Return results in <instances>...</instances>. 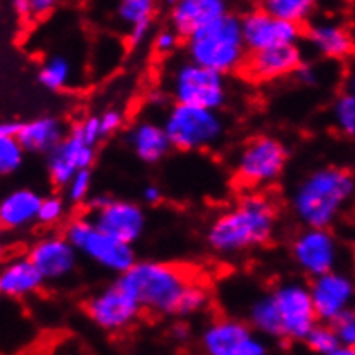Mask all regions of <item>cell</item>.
<instances>
[{"mask_svg": "<svg viewBox=\"0 0 355 355\" xmlns=\"http://www.w3.org/2000/svg\"><path fill=\"white\" fill-rule=\"evenodd\" d=\"M276 232V209L264 195H248L219 214L207 232V243L216 254L233 257L264 247Z\"/></svg>", "mask_w": 355, "mask_h": 355, "instance_id": "cell-1", "label": "cell"}, {"mask_svg": "<svg viewBox=\"0 0 355 355\" xmlns=\"http://www.w3.org/2000/svg\"><path fill=\"white\" fill-rule=\"evenodd\" d=\"M352 173L326 166L309 173L297 184L292 207L297 219L311 228H331L354 197Z\"/></svg>", "mask_w": 355, "mask_h": 355, "instance_id": "cell-2", "label": "cell"}, {"mask_svg": "<svg viewBox=\"0 0 355 355\" xmlns=\"http://www.w3.org/2000/svg\"><path fill=\"white\" fill-rule=\"evenodd\" d=\"M247 54L240 17L233 12L187 37L188 59L226 76L243 67Z\"/></svg>", "mask_w": 355, "mask_h": 355, "instance_id": "cell-3", "label": "cell"}, {"mask_svg": "<svg viewBox=\"0 0 355 355\" xmlns=\"http://www.w3.org/2000/svg\"><path fill=\"white\" fill-rule=\"evenodd\" d=\"M118 278L144 311L159 315H175L181 292L190 282L183 269L159 261H135Z\"/></svg>", "mask_w": 355, "mask_h": 355, "instance_id": "cell-4", "label": "cell"}, {"mask_svg": "<svg viewBox=\"0 0 355 355\" xmlns=\"http://www.w3.org/2000/svg\"><path fill=\"white\" fill-rule=\"evenodd\" d=\"M171 147L183 152H198L216 147L225 137L226 123L216 109L176 104L162 123Z\"/></svg>", "mask_w": 355, "mask_h": 355, "instance_id": "cell-5", "label": "cell"}, {"mask_svg": "<svg viewBox=\"0 0 355 355\" xmlns=\"http://www.w3.org/2000/svg\"><path fill=\"white\" fill-rule=\"evenodd\" d=\"M64 236L71 241L78 254L114 275H123L137 261L133 245L98 230L90 218L74 219L67 225Z\"/></svg>", "mask_w": 355, "mask_h": 355, "instance_id": "cell-6", "label": "cell"}, {"mask_svg": "<svg viewBox=\"0 0 355 355\" xmlns=\"http://www.w3.org/2000/svg\"><path fill=\"white\" fill-rule=\"evenodd\" d=\"M169 92L178 104L221 111L228 102L226 74L191 62H178L169 74Z\"/></svg>", "mask_w": 355, "mask_h": 355, "instance_id": "cell-7", "label": "cell"}, {"mask_svg": "<svg viewBox=\"0 0 355 355\" xmlns=\"http://www.w3.org/2000/svg\"><path fill=\"white\" fill-rule=\"evenodd\" d=\"M290 152L279 138L262 137L252 138L236 155L235 173L240 183L250 188L268 187L283 175L288 162Z\"/></svg>", "mask_w": 355, "mask_h": 355, "instance_id": "cell-8", "label": "cell"}, {"mask_svg": "<svg viewBox=\"0 0 355 355\" xmlns=\"http://www.w3.org/2000/svg\"><path fill=\"white\" fill-rule=\"evenodd\" d=\"M87 314L95 326L107 333H119L137 322L144 312L137 297L119 282H112L87 302Z\"/></svg>", "mask_w": 355, "mask_h": 355, "instance_id": "cell-9", "label": "cell"}, {"mask_svg": "<svg viewBox=\"0 0 355 355\" xmlns=\"http://www.w3.org/2000/svg\"><path fill=\"white\" fill-rule=\"evenodd\" d=\"M202 350L209 355H266L269 347L264 336L240 319H218L204 329Z\"/></svg>", "mask_w": 355, "mask_h": 355, "instance_id": "cell-10", "label": "cell"}, {"mask_svg": "<svg viewBox=\"0 0 355 355\" xmlns=\"http://www.w3.org/2000/svg\"><path fill=\"white\" fill-rule=\"evenodd\" d=\"M92 221L98 230L133 245L144 236L147 216L138 204L111 197H97L90 202Z\"/></svg>", "mask_w": 355, "mask_h": 355, "instance_id": "cell-11", "label": "cell"}, {"mask_svg": "<svg viewBox=\"0 0 355 355\" xmlns=\"http://www.w3.org/2000/svg\"><path fill=\"white\" fill-rule=\"evenodd\" d=\"M240 24L247 52L278 47V45L300 44L304 33L302 24L272 16L261 7L241 16Z\"/></svg>", "mask_w": 355, "mask_h": 355, "instance_id": "cell-12", "label": "cell"}, {"mask_svg": "<svg viewBox=\"0 0 355 355\" xmlns=\"http://www.w3.org/2000/svg\"><path fill=\"white\" fill-rule=\"evenodd\" d=\"M279 318H282L283 338L290 342H304L318 322L309 286L302 282H288L272 292Z\"/></svg>", "mask_w": 355, "mask_h": 355, "instance_id": "cell-13", "label": "cell"}, {"mask_svg": "<svg viewBox=\"0 0 355 355\" xmlns=\"http://www.w3.org/2000/svg\"><path fill=\"white\" fill-rule=\"evenodd\" d=\"M292 255L305 276L315 278L336 269L340 259L338 241L329 228L305 226L304 232L293 241Z\"/></svg>", "mask_w": 355, "mask_h": 355, "instance_id": "cell-14", "label": "cell"}, {"mask_svg": "<svg viewBox=\"0 0 355 355\" xmlns=\"http://www.w3.org/2000/svg\"><path fill=\"white\" fill-rule=\"evenodd\" d=\"M309 292H311V300L319 322L331 324L338 315L352 309L355 292L354 282L349 275L342 271L333 269V271L312 278Z\"/></svg>", "mask_w": 355, "mask_h": 355, "instance_id": "cell-15", "label": "cell"}, {"mask_svg": "<svg viewBox=\"0 0 355 355\" xmlns=\"http://www.w3.org/2000/svg\"><path fill=\"white\" fill-rule=\"evenodd\" d=\"M95 159L97 154L94 145H88L76 128H73V131L66 133L58 147L49 152V176L55 187H66L78 169H92Z\"/></svg>", "mask_w": 355, "mask_h": 355, "instance_id": "cell-16", "label": "cell"}, {"mask_svg": "<svg viewBox=\"0 0 355 355\" xmlns=\"http://www.w3.org/2000/svg\"><path fill=\"white\" fill-rule=\"evenodd\" d=\"M31 259L45 282H60L73 275L78 264V250L64 235H51L31 247Z\"/></svg>", "mask_w": 355, "mask_h": 355, "instance_id": "cell-17", "label": "cell"}, {"mask_svg": "<svg viewBox=\"0 0 355 355\" xmlns=\"http://www.w3.org/2000/svg\"><path fill=\"white\" fill-rule=\"evenodd\" d=\"M304 60V54L298 44L278 45L247 54L243 67L247 76L255 81H272L290 76Z\"/></svg>", "mask_w": 355, "mask_h": 355, "instance_id": "cell-18", "label": "cell"}, {"mask_svg": "<svg viewBox=\"0 0 355 355\" xmlns=\"http://www.w3.org/2000/svg\"><path fill=\"white\" fill-rule=\"evenodd\" d=\"M230 12V0H175L169 10V23L181 38H187Z\"/></svg>", "mask_w": 355, "mask_h": 355, "instance_id": "cell-19", "label": "cell"}, {"mask_svg": "<svg viewBox=\"0 0 355 355\" xmlns=\"http://www.w3.org/2000/svg\"><path fill=\"white\" fill-rule=\"evenodd\" d=\"M302 37H305L315 54L331 60H342L352 55L354 38L349 28L338 21L319 19L309 24Z\"/></svg>", "mask_w": 355, "mask_h": 355, "instance_id": "cell-20", "label": "cell"}, {"mask_svg": "<svg viewBox=\"0 0 355 355\" xmlns=\"http://www.w3.org/2000/svg\"><path fill=\"white\" fill-rule=\"evenodd\" d=\"M159 0H118L116 23L126 33L131 45L144 44L152 31Z\"/></svg>", "mask_w": 355, "mask_h": 355, "instance_id": "cell-21", "label": "cell"}, {"mask_svg": "<svg viewBox=\"0 0 355 355\" xmlns=\"http://www.w3.org/2000/svg\"><path fill=\"white\" fill-rule=\"evenodd\" d=\"M66 124L62 119L54 116L31 119L28 123H21L16 138L23 148L31 154H49L54 147H58L66 137Z\"/></svg>", "mask_w": 355, "mask_h": 355, "instance_id": "cell-22", "label": "cell"}, {"mask_svg": "<svg viewBox=\"0 0 355 355\" xmlns=\"http://www.w3.org/2000/svg\"><path fill=\"white\" fill-rule=\"evenodd\" d=\"M45 279L30 257L14 259L0 271V295L24 298L40 292Z\"/></svg>", "mask_w": 355, "mask_h": 355, "instance_id": "cell-23", "label": "cell"}, {"mask_svg": "<svg viewBox=\"0 0 355 355\" xmlns=\"http://www.w3.org/2000/svg\"><path fill=\"white\" fill-rule=\"evenodd\" d=\"M130 145L137 157L147 164H157L171 152V141L162 124L140 121L130 131Z\"/></svg>", "mask_w": 355, "mask_h": 355, "instance_id": "cell-24", "label": "cell"}, {"mask_svg": "<svg viewBox=\"0 0 355 355\" xmlns=\"http://www.w3.org/2000/svg\"><path fill=\"white\" fill-rule=\"evenodd\" d=\"M42 197L30 188H17L0 202V225L7 230L28 228L37 221Z\"/></svg>", "mask_w": 355, "mask_h": 355, "instance_id": "cell-25", "label": "cell"}, {"mask_svg": "<svg viewBox=\"0 0 355 355\" xmlns=\"http://www.w3.org/2000/svg\"><path fill=\"white\" fill-rule=\"evenodd\" d=\"M248 321L255 333L266 338H283L282 318L272 293L255 298L248 309Z\"/></svg>", "mask_w": 355, "mask_h": 355, "instance_id": "cell-26", "label": "cell"}, {"mask_svg": "<svg viewBox=\"0 0 355 355\" xmlns=\"http://www.w3.org/2000/svg\"><path fill=\"white\" fill-rule=\"evenodd\" d=\"M74 66L71 59L64 54H54L42 62L38 69V81L47 90L60 92L69 88L73 83Z\"/></svg>", "mask_w": 355, "mask_h": 355, "instance_id": "cell-27", "label": "cell"}, {"mask_svg": "<svg viewBox=\"0 0 355 355\" xmlns=\"http://www.w3.org/2000/svg\"><path fill=\"white\" fill-rule=\"evenodd\" d=\"M304 343L311 352L318 355H352L354 349L343 347L335 329L328 322H315L314 328L305 336Z\"/></svg>", "mask_w": 355, "mask_h": 355, "instance_id": "cell-28", "label": "cell"}, {"mask_svg": "<svg viewBox=\"0 0 355 355\" xmlns=\"http://www.w3.org/2000/svg\"><path fill=\"white\" fill-rule=\"evenodd\" d=\"M319 0H261V9L282 19L304 24L311 19Z\"/></svg>", "mask_w": 355, "mask_h": 355, "instance_id": "cell-29", "label": "cell"}, {"mask_svg": "<svg viewBox=\"0 0 355 355\" xmlns=\"http://www.w3.org/2000/svg\"><path fill=\"white\" fill-rule=\"evenodd\" d=\"M209 302H211V295H209L205 286L188 282L181 292L180 300H178L175 315L188 318V315L200 314L202 311L209 307Z\"/></svg>", "mask_w": 355, "mask_h": 355, "instance_id": "cell-30", "label": "cell"}, {"mask_svg": "<svg viewBox=\"0 0 355 355\" xmlns=\"http://www.w3.org/2000/svg\"><path fill=\"white\" fill-rule=\"evenodd\" d=\"M333 123L336 130L345 137L355 135V95L352 90L336 98L333 105Z\"/></svg>", "mask_w": 355, "mask_h": 355, "instance_id": "cell-31", "label": "cell"}, {"mask_svg": "<svg viewBox=\"0 0 355 355\" xmlns=\"http://www.w3.org/2000/svg\"><path fill=\"white\" fill-rule=\"evenodd\" d=\"M26 150L16 137L0 138V176L16 173L23 166Z\"/></svg>", "mask_w": 355, "mask_h": 355, "instance_id": "cell-32", "label": "cell"}, {"mask_svg": "<svg viewBox=\"0 0 355 355\" xmlns=\"http://www.w3.org/2000/svg\"><path fill=\"white\" fill-rule=\"evenodd\" d=\"M92 169H78L71 180L66 183V191L67 198H69L73 204H83L85 200H88L92 190Z\"/></svg>", "mask_w": 355, "mask_h": 355, "instance_id": "cell-33", "label": "cell"}, {"mask_svg": "<svg viewBox=\"0 0 355 355\" xmlns=\"http://www.w3.org/2000/svg\"><path fill=\"white\" fill-rule=\"evenodd\" d=\"M66 214V202L59 195H51L40 200V207H38L37 221L45 226L58 225L60 219Z\"/></svg>", "mask_w": 355, "mask_h": 355, "instance_id": "cell-34", "label": "cell"}, {"mask_svg": "<svg viewBox=\"0 0 355 355\" xmlns=\"http://www.w3.org/2000/svg\"><path fill=\"white\" fill-rule=\"evenodd\" d=\"M333 329H335L336 336H338L340 343L343 347H349V349H354L355 347V314L352 309L343 312L342 315L335 319L331 322Z\"/></svg>", "mask_w": 355, "mask_h": 355, "instance_id": "cell-35", "label": "cell"}, {"mask_svg": "<svg viewBox=\"0 0 355 355\" xmlns=\"http://www.w3.org/2000/svg\"><path fill=\"white\" fill-rule=\"evenodd\" d=\"M180 35L175 30H164L159 31L157 37L154 40V49L157 54L161 55H171L176 51L178 45H180Z\"/></svg>", "mask_w": 355, "mask_h": 355, "instance_id": "cell-36", "label": "cell"}, {"mask_svg": "<svg viewBox=\"0 0 355 355\" xmlns=\"http://www.w3.org/2000/svg\"><path fill=\"white\" fill-rule=\"evenodd\" d=\"M74 128H76L78 133L81 135V138H83L88 145H94V147L104 138L102 137L101 124H98L97 116H90V118H87L83 123H80Z\"/></svg>", "mask_w": 355, "mask_h": 355, "instance_id": "cell-37", "label": "cell"}, {"mask_svg": "<svg viewBox=\"0 0 355 355\" xmlns=\"http://www.w3.org/2000/svg\"><path fill=\"white\" fill-rule=\"evenodd\" d=\"M124 118L119 111L116 109H109L104 114L98 118V124H101L102 137H109V135H114L116 131H119L123 128Z\"/></svg>", "mask_w": 355, "mask_h": 355, "instance_id": "cell-38", "label": "cell"}, {"mask_svg": "<svg viewBox=\"0 0 355 355\" xmlns=\"http://www.w3.org/2000/svg\"><path fill=\"white\" fill-rule=\"evenodd\" d=\"M293 74H297L298 81L302 85H307V87H315L319 83V69L314 64H305L302 60V64L297 67V71Z\"/></svg>", "mask_w": 355, "mask_h": 355, "instance_id": "cell-39", "label": "cell"}, {"mask_svg": "<svg viewBox=\"0 0 355 355\" xmlns=\"http://www.w3.org/2000/svg\"><path fill=\"white\" fill-rule=\"evenodd\" d=\"M58 3L59 0H30L31 17H47Z\"/></svg>", "mask_w": 355, "mask_h": 355, "instance_id": "cell-40", "label": "cell"}, {"mask_svg": "<svg viewBox=\"0 0 355 355\" xmlns=\"http://www.w3.org/2000/svg\"><path fill=\"white\" fill-rule=\"evenodd\" d=\"M144 200L147 202L148 205H155L161 202L162 198V191L157 184H148V187L144 188V193H141Z\"/></svg>", "mask_w": 355, "mask_h": 355, "instance_id": "cell-41", "label": "cell"}, {"mask_svg": "<svg viewBox=\"0 0 355 355\" xmlns=\"http://www.w3.org/2000/svg\"><path fill=\"white\" fill-rule=\"evenodd\" d=\"M10 7H12L14 14L21 19H26L31 17V7L30 0H10Z\"/></svg>", "mask_w": 355, "mask_h": 355, "instance_id": "cell-42", "label": "cell"}, {"mask_svg": "<svg viewBox=\"0 0 355 355\" xmlns=\"http://www.w3.org/2000/svg\"><path fill=\"white\" fill-rule=\"evenodd\" d=\"M21 123L17 121H0V138L2 137H16Z\"/></svg>", "mask_w": 355, "mask_h": 355, "instance_id": "cell-43", "label": "cell"}, {"mask_svg": "<svg viewBox=\"0 0 355 355\" xmlns=\"http://www.w3.org/2000/svg\"><path fill=\"white\" fill-rule=\"evenodd\" d=\"M3 254H6V245H3L2 241H0V259L3 257Z\"/></svg>", "mask_w": 355, "mask_h": 355, "instance_id": "cell-44", "label": "cell"}, {"mask_svg": "<svg viewBox=\"0 0 355 355\" xmlns=\"http://www.w3.org/2000/svg\"><path fill=\"white\" fill-rule=\"evenodd\" d=\"M0 228H2V225H0Z\"/></svg>", "mask_w": 355, "mask_h": 355, "instance_id": "cell-45", "label": "cell"}]
</instances>
